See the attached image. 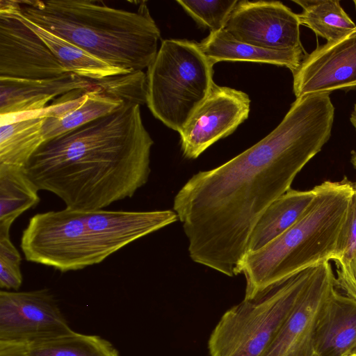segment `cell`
Wrapping results in <instances>:
<instances>
[{"label":"cell","instance_id":"obj_14","mask_svg":"<svg viewBox=\"0 0 356 356\" xmlns=\"http://www.w3.org/2000/svg\"><path fill=\"white\" fill-rule=\"evenodd\" d=\"M100 81L72 73L38 80L0 77V115L42 110L60 96L93 88Z\"/></svg>","mask_w":356,"mask_h":356},{"label":"cell","instance_id":"obj_17","mask_svg":"<svg viewBox=\"0 0 356 356\" xmlns=\"http://www.w3.org/2000/svg\"><path fill=\"white\" fill-rule=\"evenodd\" d=\"M314 188L289 189L274 200L257 220L248 240L247 251H257L276 239L303 214L313 200Z\"/></svg>","mask_w":356,"mask_h":356},{"label":"cell","instance_id":"obj_25","mask_svg":"<svg viewBox=\"0 0 356 356\" xmlns=\"http://www.w3.org/2000/svg\"><path fill=\"white\" fill-rule=\"evenodd\" d=\"M356 254V180L352 181L351 195L339 231L332 260L337 266L348 263Z\"/></svg>","mask_w":356,"mask_h":356},{"label":"cell","instance_id":"obj_5","mask_svg":"<svg viewBox=\"0 0 356 356\" xmlns=\"http://www.w3.org/2000/svg\"><path fill=\"white\" fill-rule=\"evenodd\" d=\"M351 184L345 177L314 186L313 200L298 221L263 248L247 254L242 265L244 300L260 298L296 273L332 260Z\"/></svg>","mask_w":356,"mask_h":356},{"label":"cell","instance_id":"obj_10","mask_svg":"<svg viewBox=\"0 0 356 356\" xmlns=\"http://www.w3.org/2000/svg\"><path fill=\"white\" fill-rule=\"evenodd\" d=\"M298 14L276 1H238L225 25L236 40L261 48L303 49Z\"/></svg>","mask_w":356,"mask_h":356},{"label":"cell","instance_id":"obj_18","mask_svg":"<svg viewBox=\"0 0 356 356\" xmlns=\"http://www.w3.org/2000/svg\"><path fill=\"white\" fill-rule=\"evenodd\" d=\"M11 13L15 14L43 40L59 63L68 73L95 80H102L131 73L104 62L81 47L28 20L21 15L20 5L15 12Z\"/></svg>","mask_w":356,"mask_h":356},{"label":"cell","instance_id":"obj_28","mask_svg":"<svg viewBox=\"0 0 356 356\" xmlns=\"http://www.w3.org/2000/svg\"><path fill=\"white\" fill-rule=\"evenodd\" d=\"M24 345L0 343V356H26Z\"/></svg>","mask_w":356,"mask_h":356},{"label":"cell","instance_id":"obj_4","mask_svg":"<svg viewBox=\"0 0 356 356\" xmlns=\"http://www.w3.org/2000/svg\"><path fill=\"white\" fill-rule=\"evenodd\" d=\"M26 19L130 72L143 71L157 54L161 33L145 2L135 11L102 1H19Z\"/></svg>","mask_w":356,"mask_h":356},{"label":"cell","instance_id":"obj_9","mask_svg":"<svg viewBox=\"0 0 356 356\" xmlns=\"http://www.w3.org/2000/svg\"><path fill=\"white\" fill-rule=\"evenodd\" d=\"M250 106L248 94L214 83L179 131L184 156L196 159L214 143L232 134L248 118Z\"/></svg>","mask_w":356,"mask_h":356},{"label":"cell","instance_id":"obj_16","mask_svg":"<svg viewBox=\"0 0 356 356\" xmlns=\"http://www.w3.org/2000/svg\"><path fill=\"white\" fill-rule=\"evenodd\" d=\"M199 46L214 65L222 61L273 64L289 68L292 73L307 54L305 49L274 50L241 42L225 29L210 32Z\"/></svg>","mask_w":356,"mask_h":356},{"label":"cell","instance_id":"obj_29","mask_svg":"<svg viewBox=\"0 0 356 356\" xmlns=\"http://www.w3.org/2000/svg\"><path fill=\"white\" fill-rule=\"evenodd\" d=\"M350 121L356 131V102L354 104L353 111L350 113ZM350 162L356 169V151H353L351 153Z\"/></svg>","mask_w":356,"mask_h":356},{"label":"cell","instance_id":"obj_26","mask_svg":"<svg viewBox=\"0 0 356 356\" xmlns=\"http://www.w3.org/2000/svg\"><path fill=\"white\" fill-rule=\"evenodd\" d=\"M22 257L10 236L0 237V287L17 291L23 277L20 265Z\"/></svg>","mask_w":356,"mask_h":356},{"label":"cell","instance_id":"obj_30","mask_svg":"<svg viewBox=\"0 0 356 356\" xmlns=\"http://www.w3.org/2000/svg\"><path fill=\"white\" fill-rule=\"evenodd\" d=\"M351 356H356V350Z\"/></svg>","mask_w":356,"mask_h":356},{"label":"cell","instance_id":"obj_21","mask_svg":"<svg viewBox=\"0 0 356 356\" xmlns=\"http://www.w3.org/2000/svg\"><path fill=\"white\" fill-rule=\"evenodd\" d=\"M44 120L45 116H34L1 125L0 164L24 167L45 142L42 131Z\"/></svg>","mask_w":356,"mask_h":356},{"label":"cell","instance_id":"obj_23","mask_svg":"<svg viewBox=\"0 0 356 356\" xmlns=\"http://www.w3.org/2000/svg\"><path fill=\"white\" fill-rule=\"evenodd\" d=\"M26 356H120L111 342L95 334L71 332L24 345Z\"/></svg>","mask_w":356,"mask_h":356},{"label":"cell","instance_id":"obj_8","mask_svg":"<svg viewBox=\"0 0 356 356\" xmlns=\"http://www.w3.org/2000/svg\"><path fill=\"white\" fill-rule=\"evenodd\" d=\"M73 331L49 289L0 291V343L29 344Z\"/></svg>","mask_w":356,"mask_h":356},{"label":"cell","instance_id":"obj_11","mask_svg":"<svg viewBox=\"0 0 356 356\" xmlns=\"http://www.w3.org/2000/svg\"><path fill=\"white\" fill-rule=\"evenodd\" d=\"M67 72L43 40L15 14L0 12V77L47 79Z\"/></svg>","mask_w":356,"mask_h":356},{"label":"cell","instance_id":"obj_2","mask_svg":"<svg viewBox=\"0 0 356 356\" xmlns=\"http://www.w3.org/2000/svg\"><path fill=\"white\" fill-rule=\"evenodd\" d=\"M153 144L140 105L127 102L45 141L24 168L39 191L54 193L66 207L103 209L147 182Z\"/></svg>","mask_w":356,"mask_h":356},{"label":"cell","instance_id":"obj_31","mask_svg":"<svg viewBox=\"0 0 356 356\" xmlns=\"http://www.w3.org/2000/svg\"><path fill=\"white\" fill-rule=\"evenodd\" d=\"M353 3H355V8H356V0H354Z\"/></svg>","mask_w":356,"mask_h":356},{"label":"cell","instance_id":"obj_13","mask_svg":"<svg viewBox=\"0 0 356 356\" xmlns=\"http://www.w3.org/2000/svg\"><path fill=\"white\" fill-rule=\"evenodd\" d=\"M337 287L330 261L318 264L310 283L263 356H315L314 339L318 314Z\"/></svg>","mask_w":356,"mask_h":356},{"label":"cell","instance_id":"obj_27","mask_svg":"<svg viewBox=\"0 0 356 356\" xmlns=\"http://www.w3.org/2000/svg\"><path fill=\"white\" fill-rule=\"evenodd\" d=\"M337 286L356 300V254L346 264L337 266Z\"/></svg>","mask_w":356,"mask_h":356},{"label":"cell","instance_id":"obj_1","mask_svg":"<svg viewBox=\"0 0 356 356\" xmlns=\"http://www.w3.org/2000/svg\"><path fill=\"white\" fill-rule=\"evenodd\" d=\"M334 119L330 94L296 98L265 138L221 165L192 176L173 203L191 259L228 277L242 273L257 220L329 140Z\"/></svg>","mask_w":356,"mask_h":356},{"label":"cell","instance_id":"obj_7","mask_svg":"<svg viewBox=\"0 0 356 356\" xmlns=\"http://www.w3.org/2000/svg\"><path fill=\"white\" fill-rule=\"evenodd\" d=\"M316 265L261 298L243 300L226 311L209 337L210 356H263L310 283Z\"/></svg>","mask_w":356,"mask_h":356},{"label":"cell","instance_id":"obj_22","mask_svg":"<svg viewBox=\"0 0 356 356\" xmlns=\"http://www.w3.org/2000/svg\"><path fill=\"white\" fill-rule=\"evenodd\" d=\"M303 10L298 14L300 24L327 42L340 39L356 30V24L338 0H293Z\"/></svg>","mask_w":356,"mask_h":356},{"label":"cell","instance_id":"obj_19","mask_svg":"<svg viewBox=\"0 0 356 356\" xmlns=\"http://www.w3.org/2000/svg\"><path fill=\"white\" fill-rule=\"evenodd\" d=\"M38 191L24 167L0 164V237L10 236L13 222L40 202Z\"/></svg>","mask_w":356,"mask_h":356},{"label":"cell","instance_id":"obj_20","mask_svg":"<svg viewBox=\"0 0 356 356\" xmlns=\"http://www.w3.org/2000/svg\"><path fill=\"white\" fill-rule=\"evenodd\" d=\"M103 80L88 92L86 99L77 107L61 115L45 116L42 128L45 141L107 115L124 103L104 93Z\"/></svg>","mask_w":356,"mask_h":356},{"label":"cell","instance_id":"obj_6","mask_svg":"<svg viewBox=\"0 0 356 356\" xmlns=\"http://www.w3.org/2000/svg\"><path fill=\"white\" fill-rule=\"evenodd\" d=\"M213 66L198 43L163 40L145 73L146 104L153 115L179 132L214 84Z\"/></svg>","mask_w":356,"mask_h":356},{"label":"cell","instance_id":"obj_3","mask_svg":"<svg viewBox=\"0 0 356 356\" xmlns=\"http://www.w3.org/2000/svg\"><path fill=\"white\" fill-rule=\"evenodd\" d=\"M178 218L172 210H79L66 207L37 213L24 229L25 259L61 272L102 262L129 243Z\"/></svg>","mask_w":356,"mask_h":356},{"label":"cell","instance_id":"obj_15","mask_svg":"<svg viewBox=\"0 0 356 356\" xmlns=\"http://www.w3.org/2000/svg\"><path fill=\"white\" fill-rule=\"evenodd\" d=\"M315 356H351L356 350V300L334 289L318 314Z\"/></svg>","mask_w":356,"mask_h":356},{"label":"cell","instance_id":"obj_24","mask_svg":"<svg viewBox=\"0 0 356 356\" xmlns=\"http://www.w3.org/2000/svg\"><path fill=\"white\" fill-rule=\"evenodd\" d=\"M237 0H177L182 8L197 23L215 32L224 29Z\"/></svg>","mask_w":356,"mask_h":356},{"label":"cell","instance_id":"obj_12","mask_svg":"<svg viewBox=\"0 0 356 356\" xmlns=\"http://www.w3.org/2000/svg\"><path fill=\"white\" fill-rule=\"evenodd\" d=\"M296 98L356 88V30L318 46L293 72Z\"/></svg>","mask_w":356,"mask_h":356}]
</instances>
